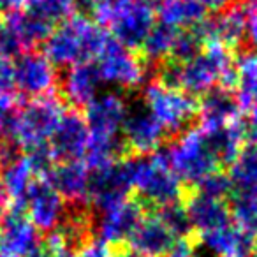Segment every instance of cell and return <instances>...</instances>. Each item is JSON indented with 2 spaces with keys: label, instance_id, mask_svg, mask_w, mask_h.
Masks as SVG:
<instances>
[{
  "label": "cell",
  "instance_id": "cell-12",
  "mask_svg": "<svg viewBox=\"0 0 257 257\" xmlns=\"http://www.w3.org/2000/svg\"><path fill=\"white\" fill-rule=\"evenodd\" d=\"M88 140L90 131L85 114L72 107L65 109L50 138V148L55 155V161L65 162L85 159Z\"/></svg>",
  "mask_w": 257,
  "mask_h": 257
},
{
  "label": "cell",
  "instance_id": "cell-26",
  "mask_svg": "<svg viewBox=\"0 0 257 257\" xmlns=\"http://www.w3.org/2000/svg\"><path fill=\"white\" fill-rule=\"evenodd\" d=\"M0 178H2V183H4V189L9 196V201L13 204H16V206L25 208L27 194H29L32 182L36 180L25 155L9 162L4 168H0Z\"/></svg>",
  "mask_w": 257,
  "mask_h": 257
},
{
  "label": "cell",
  "instance_id": "cell-24",
  "mask_svg": "<svg viewBox=\"0 0 257 257\" xmlns=\"http://www.w3.org/2000/svg\"><path fill=\"white\" fill-rule=\"evenodd\" d=\"M208 9L199 0H157L155 15L159 20L176 29H192L206 18Z\"/></svg>",
  "mask_w": 257,
  "mask_h": 257
},
{
  "label": "cell",
  "instance_id": "cell-5",
  "mask_svg": "<svg viewBox=\"0 0 257 257\" xmlns=\"http://www.w3.org/2000/svg\"><path fill=\"white\" fill-rule=\"evenodd\" d=\"M168 157L173 173L182 180L183 185H194L204 175L220 168L199 127H190L180 136L169 140Z\"/></svg>",
  "mask_w": 257,
  "mask_h": 257
},
{
  "label": "cell",
  "instance_id": "cell-11",
  "mask_svg": "<svg viewBox=\"0 0 257 257\" xmlns=\"http://www.w3.org/2000/svg\"><path fill=\"white\" fill-rule=\"evenodd\" d=\"M43 245V232L32 224L27 208L9 204L0 218V252L11 255H29Z\"/></svg>",
  "mask_w": 257,
  "mask_h": 257
},
{
  "label": "cell",
  "instance_id": "cell-4",
  "mask_svg": "<svg viewBox=\"0 0 257 257\" xmlns=\"http://www.w3.org/2000/svg\"><path fill=\"white\" fill-rule=\"evenodd\" d=\"M143 100L168 131L169 140L192 127L199 114V99L183 90H171L152 81L145 85Z\"/></svg>",
  "mask_w": 257,
  "mask_h": 257
},
{
  "label": "cell",
  "instance_id": "cell-20",
  "mask_svg": "<svg viewBox=\"0 0 257 257\" xmlns=\"http://www.w3.org/2000/svg\"><path fill=\"white\" fill-rule=\"evenodd\" d=\"M196 239L203 248L217 257H250L255 250V238L243 232L232 222L224 227L199 232Z\"/></svg>",
  "mask_w": 257,
  "mask_h": 257
},
{
  "label": "cell",
  "instance_id": "cell-30",
  "mask_svg": "<svg viewBox=\"0 0 257 257\" xmlns=\"http://www.w3.org/2000/svg\"><path fill=\"white\" fill-rule=\"evenodd\" d=\"M190 187H194V190L203 194V196L213 197V199H220V201L229 199V196H231L232 190H234L227 171L220 168L208 173V175H204L199 182Z\"/></svg>",
  "mask_w": 257,
  "mask_h": 257
},
{
  "label": "cell",
  "instance_id": "cell-29",
  "mask_svg": "<svg viewBox=\"0 0 257 257\" xmlns=\"http://www.w3.org/2000/svg\"><path fill=\"white\" fill-rule=\"evenodd\" d=\"M159 218L166 224V227L176 236V238H192L196 232L190 224L187 208L182 201H175V203L164 204V206L157 208L154 211Z\"/></svg>",
  "mask_w": 257,
  "mask_h": 257
},
{
  "label": "cell",
  "instance_id": "cell-25",
  "mask_svg": "<svg viewBox=\"0 0 257 257\" xmlns=\"http://www.w3.org/2000/svg\"><path fill=\"white\" fill-rule=\"evenodd\" d=\"M234 64L239 74L236 100L241 111H252L257 107V50L248 46L238 51Z\"/></svg>",
  "mask_w": 257,
  "mask_h": 257
},
{
  "label": "cell",
  "instance_id": "cell-14",
  "mask_svg": "<svg viewBox=\"0 0 257 257\" xmlns=\"http://www.w3.org/2000/svg\"><path fill=\"white\" fill-rule=\"evenodd\" d=\"M127 114V102L116 92L97 93L85 106V120L90 136L118 138Z\"/></svg>",
  "mask_w": 257,
  "mask_h": 257
},
{
  "label": "cell",
  "instance_id": "cell-36",
  "mask_svg": "<svg viewBox=\"0 0 257 257\" xmlns=\"http://www.w3.org/2000/svg\"><path fill=\"white\" fill-rule=\"evenodd\" d=\"M25 0H0V15H11V13L22 11Z\"/></svg>",
  "mask_w": 257,
  "mask_h": 257
},
{
  "label": "cell",
  "instance_id": "cell-1",
  "mask_svg": "<svg viewBox=\"0 0 257 257\" xmlns=\"http://www.w3.org/2000/svg\"><path fill=\"white\" fill-rule=\"evenodd\" d=\"M109 37L104 27L78 13L55 27L43 44V53L55 67L67 69L78 62L95 60Z\"/></svg>",
  "mask_w": 257,
  "mask_h": 257
},
{
  "label": "cell",
  "instance_id": "cell-45",
  "mask_svg": "<svg viewBox=\"0 0 257 257\" xmlns=\"http://www.w3.org/2000/svg\"><path fill=\"white\" fill-rule=\"evenodd\" d=\"M250 257H257V250H253V252L250 253Z\"/></svg>",
  "mask_w": 257,
  "mask_h": 257
},
{
  "label": "cell",
  "instance_id": "cell-32",
  "mask_svg": "<svg viewBox=\"0 0 257 257\" xmlns=\"http://www.w3.org/2000/svg\"><path fill=\"white\" fill-rule=\"evenodd\" d=\"M25 157H27V161H29L30 169H32L36 178H46L51 169H53V166L57 164L53 152H51V148H50V143L30 148V150H27Z\"/></svg>",
  "mask_w": 257,
  "mask_h": 257
},
{
  "label": "cell",
  "instance_id": "cell-16",
  "mask_svg": "<svg viewBox=\"0 0 257 257\" xmlns=\"http://www.w3.org/2000/svg\"><path fill=\"white\" fill-rule=\"evenodd\" d=\"M176 236L155 213H145L125 245L141 257H168L176 243Z\"/></svg>",
  "mask_w": 257,
  "mask_h": 257
},
{
  "label": "cell",
  "instance_id": "cell-46",
  "mask_svg": "<svg viewBox=\"0 0 257 257\" xmlns=\"http://www.w3.org/2000/svg\"><path fill=\"white\" fill-rule=\"evenodd\" d=\"M255 246H257V234H255Z\"/></svg>",
  "mask_w": 257,
  "mask_h": 257
},
{
  "label": "cell",
  "instance_id": "cell-37",
  "mask_svg": "<svg viewBox=\"0 0 257 257\" xmlns=\"http://www.w3.org/2000/svg\"><path fill=\"white\" fill-rule=\"evenodd\" d=\"M9 208V196L4 189V183H2V178H0V218L4 217V213Z\"/></svg>",
  "mask_w": 257,
  "mask_h": 257
},
{
  "label": "cell",
  "instance_id": "cell-13",
  "mask_svg": "<svg viewBox=\"0 0 257 257\" xmlns=\"http://www.w3.org/2000/svg\"><path fill=\"white\" fill-rule=\"evenodd\" d=\"M25 208L32 224L43 234H48L62 222L67 204L46 178H36L27 194Z\"/></svg>",
  "mask_w": 257,
  "mask_h": 257
},
{
  "label": "cell",
  "instance_id": "cell-31",
  "mask_svg": "<svg viewBox=\"0 0 257 257\" xmlns=\"http://www.w3.org/2000/svg\"><path fill=\"white\" fill-rule=\"evenodd\" d=\"M203 48L204 43L199 39V36L192 29H180L175 37L169 57L178 62H189L192 58H196L203 51Z\"/></svg>",
  "mask_w": 257,
  "mask_h": 257
},
{
  "label": "cell",
  "instance_id": "cell-40",
  "mask_svg": "<svg viewBox=\"0 0 257 257\" xmlns=\"http://www.w3.org/2000/svg\"><path fill=\"white\" fill-rule=\"evenodd\" d=\"M27 257H55V253H53V250H50L46 245H41V246H37L36 250H34L32 253H29Z\"/></svg>",
  "mask_w": 257,
  "mask_h": 257
},
{
  "label": "cell",
  "instance_id": "cell-38",
  "mask_svg": "<svg viewBox=\"0 0 257 257\" xmlns=\"http://www.w3.org/2000/svg\"><path fill=\"white\" fill-rule=\"evenodd\" d=\"M114 257H141V255L128 248L125 243H121V245H114Z\"/></svg>",
  "mask_w": 257,
  "mask_h": 257
},
{
  "label": "cell",
  "instance_id": "cell-41",
  "mask_svg": "<svg viewBox=\"0 0 257 257\" xmlns=\"http://www.w3.org/2000/svg\"><path fill=\"white\" fill-rule=\"evenodd\" d=\"M13 111H8L4 109V107L0 106V136L6 133V127H8V120H9V114H11Z\"/></svg>",
  "mask_w": 257,
  "mask_h": 257
},
{
  "label": "cell",
  "instance_id": "cell-3",
  "mask_svg": "<svg viewBox=\"0 0 257 257\" xmlns=\"http://www.w3.org/2000/svg\"><path fill=\"white\" fill-rule=\"evenodd\" d=\"M64 111L65 104L57 90L32 100H25L9 114L4 138L15 141L25 152L50 143L51 134Z\"/></svg>",
  "mask_w": 257,
  "mask_h": 257
},
{
  "label": "cell",
  "instance_id": "cell-18",
  "mask_svg": "<svg viewBox=\"0 0 257 257\" xmlns=\"http://www.w3.org/2000/svg\"><path fill=\"white\" fill-rule=\"evenodd\" d=\"M145 213L147 211L136 197H127L118 206L100 213L99 224H97L99 236L109 241L111 245H121L127 241V238L140 224Z\"/></svg>",
  "mask_w": 257,
  "mask_h": 257
},
{
  "label": "cell",
  "instance_id": "cell-7",
  "mask_svg": "<svg viewBox=\"0 0 257 257\" xmlns=\"http://www.w3.org/2000/svg\"><path fill=\"white\" fill-rule=\"evenodd\" d=\"M97 60L100 79L104 83L116 85L123 90H133L147 79L148 62H145L134 50L118 43L114 37L107 39Z\"/></svg>",
  "mask_w": 257,
  "mask_h": 257
},
{
  "label": "cell",
  "instance_id": "cell-39",
  "mask_svg": "<svg viewBox=\"0 0 257 257\" xmlns=\"http://www.w3.org/2000/svg\"><path fill=\"white\" fill-rule=\"evenodd\" d=\"M55 257H83L79 250H74L71 246H62V248L55 250Z\"/></svg>",
  "mask_w": 257,
  "mask_h": 257
},
{
  "label": "cell",
  "instance_id": "cell-27",
  "mask_svg": "<svg viewBox=\"0 0 257 257\" xmlns=\"http://www.w3.org/2000/svg\"><path fill=\"white\" fill-rule=\"evenodd\" d=\"M178 30L180 29L168 25L164 22H155L148 36L145 37L141 48L138 50L140 57L145 62H150V64H159L161 60L168 58L171 55V48Z\"/></svg>",
  "mask_w": 257,
  "mask_h": 257
},
{
  "label": "cell",
  "instance_id": "cell-21",
  "mask_svg": "<svg viewBox=\"0 0 257 257\" xmlns=\"http://www.w3.org/2000/svg\"><path fill=\"white\" fill-rule=\"evenodd\" d=\"M241 113L243 111L236 100V95L217 85L203 93L199 99V114H197L199 128L211 131V128L227 125L241 116Z\"/></svg>",
  "mask_w": 257,
  "mask_h": 257
},
{
  "label": "cell",
  "instance_id": "cell-28",
  "mask_svg": "<svg viewBox=\"0 0 257 257\" xmlns=\"http://www.w3.org/2000/svg\"><path fill=\"white\" fill-rule=\"evenodd\" d=\"M229 211H231L232 224L243 232L253 236L257 234V196L252 192L232 190L227 199Z\"/></svg>",
  "mask_w": 257,
  "mask_h": 257
},
{
  "label": "cell",
  "instance_id": "cell-42",
  "mask_svg": "<svg viewBox=\"0 0 257 257\" xmlns=\"http://www.w3.org/2000/svg\"><path fill=\"white\" fill-rule=\"evenodd\" d=\"M58 2H62V4H65V6H69V8L74 9V2H76V0H58Z\"/></svg>",
  "mask_w": 257,
  "mask_h": 257
},
{
  "label": "cell",
  "instance_id": "cell-15",
  "mask_svg": "<svg viewBox=\"0 0 257 257\" xmlns=\"http://www.w3.org/2000/svg\"><path fill=\"white\" fill-rule=\"evenodd\" d=\"M100 83L102 79L95 62H78L65 69L64 78H58L57 92L65 106L81 109L99 93Z\"/></svg>",
  "mask_w": 257,
  "mask_h": 257
},
{
  "label": "cell",
  "instance_id": "cell-35",
  "mask_svg": "<svg viewBox=\"0 0 257 257\" xmlns=\"http://www.w3.org/2000/svg\"><path fill=\"white\" fill-rule=\"evenodd\" d=\"M245 134H246V143L257 147V107H253L250 111L248 118L245 120Z\"/></svg>",
  "mask_w": 257,
  "mask_h": 257
},
{
  "label": "cell",
  "instance_id": "cell-8",
  "mask_svg": "<svg viewBox=\"0 0 257 257\" xmlns=\"http://www.w3.org/2000/svg\"><path fill=\"white\" fill-rule=\"evenodd\" d=\"M121 140L128 155H150L168 143L169 134L141 99L133 106H127V114L121 125Z\"/></svg>",
  "mask_w": 257,
  "mask_h": 257
},
{
  "label": "cell",
  "instance_id": "cell-6",
  "mask_svg": "<svg viewBox=\"0 0 257 257\" xmlns=\"http://www.w3.org/2000/svg\"><path fill=\"white\" fill-rule=\"evenodd\" d=\"M236 60L232 50L220 43H210L196 58L183 62L182 90L194 97H201L210 88L217 86L222 71L231 67Z\"/></svg>",
  "mask_w": 257,
  "mask_h": 257
},
{
  "label": "cell",
  "instance_id": "cell-10",
  "mask_svg": "<svg viewBox=\"0 0 257 257\" xmlns=\"http://www.w3.org/2000/svg\"><path fill=\"white\" fill-rule=\"evenodd\" d=\"M15 67V85L20 95L41 97L57 90L58 74L57 67L46 58L44 53L36 50L23 51L16 58H13Z\"/></svg>",
  "mask_w": 257,
  "mask_h": 257
},
{
  "label": "cell",
  "instance_id": "cell-44",
  "mask_svg": "<svg viewBox=\"0 0 257 257\" xmlns=\"http://www.w3.org/2000/svg\"><path fill=\"white\" fill-rule=\"evenodd\" d=\"M4 27V18H2V15H0V29Z\"/></svg>",
  "mask_w": 257,
  "mask_h": 257
},
{
  "label": "cell",
  "instance_id": "cell-19",
  "mask_svg": "<svg viewBox=\"0 0 257 257\" xmlns=\"http://www.w3.org/2000/svg\"><path fill=\"white\" fill-rule=\"evenodd\" d=\"M53 189L64 197L67 204L88 203L90 169L81 161L57 162L46 176Z\"/></svg>",
  "mask_w": 257,
  "mask_h": 257
},
{
  "label": "cell",
  "instance_id": "cell-43",
  "mask_svg": "<svg viewBox=\"0 0 257 257\" xmlns=\"http://www.w3.org/2000/svg\"><path fill=\"white\" fill-rule=\"evenodd\" d=\"M0 257H18V255H11V253H2V252H0Z\"/></svg>",
  "mask_w": 257,
  "mask_h": 257
},
{
  "label": "cell",
  "instance_id": "cell-34",
  "mask_svg": "<svg viewBox=\"0 0 257 257\" xmlns=\"http://www.w3.org/2000/svg\"><path fill=\"white\" fill-rule=\"evenodd\" d=\"M245 9L248 16V44L257 50V0H246Z\"/></svg>",
  "mask_w": 257,
  "mask_h": 257
},
{
  "label": "cell",
  "instance_id": "cell-23",
  "mask_svg": "<svg viewBox=\"0 0 257 257\" xmlns=\"http://www.w3.org/2000/svg\"><path fill=\"white\" fill-rule=\"evenodd\" d=\"M6 25L16 34L20 43L23 44L25 51L36 50L37 46H43L46 39L51 36L53 29L57 25L46 22L43 18L30 15L27 11H16L6 16Z\"/></svg>",
  "mask_w": 257,
  "mask_h": 257
},
{
  "label": "cell",
  "instance_id": "cell-9",
  "mask_svg": "<svg viewBox=\"0 0 257 257\" xmlns=\"http://www.w3.org/2000/svg\"><path fill=\"white\" fill-rule=\"evenodd\" d=\"M109 27L113 37L123 46L138 51L155 25V6L136 0H109Z\"/></svg>",
  "mask_w": 257,
  "mask_h": 257
},
{
  "label": "cell",
  "instance_id": "cell-17",
  "mask_svg": "<svg viewBox=\"0 0 257 257\" xmlns=\"http://www.w3.org/2000/svg\"><path fill=\"white\" fill-rule=\"evenodd\" d=\"M182 203L185 204L190 224H192L196 234L224 227L232 222L227 201L203 196V194L196 192L194 187L190 185H185Z\"/></svg>",
  "mask_w": 257,
  "mask_h": 257
},
{
  "label": "cell",
  "instance_id": "cell-33",
  "mask_svg": "<svg viewBox=\"0 0 257 257\" xmlns=\"http://www.w3.org/2000/svg\"><path fill=\"white\" fill-rule=\"evenodd\" d=\"M79 252L83 257H114V245L100 236H93Z\"/></svg>",
  "mask_w": 257,
  "mask_h": 257
},
{
  "label": "cell",
  "instance_id": "cell-22",
  "mask_svg": "<svg viewBox=\"0 0 257 257\" xmlns=\"http://www.w3.org/2000/svg\"><path fill=\"white\" fill-rule=\"evenodd\" d=\"M201 133H203L208 148L222 169H229V166L236 161L241 148L246 145L245 120L241 116L227 125L211 128V131H201Z\"/></svg>",
  "mask_w": 257,
  "mask_h": 257
},
{
  "label": "cell",
  "instance_id": "cell-2",
  "mask_svg": "<svg viewBox=\"0 0 257 257\" xmlns=\"http://www.w3.org/2000/svg\"><path fill=\"white\" fill-rule=\"evenodd\" d=\"M185 185L173 173L168 157V143L150 155H134L133 194L147 213L164 204L182 201Z\"/></svg>",
  "mask_w": 257,
  "mask_h": 257
}]
</instances>
